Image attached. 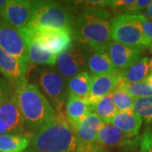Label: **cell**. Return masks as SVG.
I'll return each instance as SVG.
<instances>
[{
	"instance_id": "obj_13",
	"label": "cell",
	"mask_w": 152,
	"mask_h": 152,
	"mask_svg": "<svg viewBox=\"0 0 152 152\" xmlns=\"http://www.w3.org/2000/svg\"><path fill=\"white\" fill-rule=\"evenodd\" d=\"M107 52L114 67L118 71H122L141 59L144 49L125 46L112 41Z\"/></svg>"
},
{
	"instance_id": "obj_24",
	"label": "cell",
	"mask_w": 152,
	"mask_h": 152,
	"mask_svg": "<svg viewBox=\"0 0 152 152\" xmlns=\"http://www.w3.org/2000/svg\"><path fill=\"white\" fill-rule=\"evenodd\" d=\"M118 86L126 91L134 99L152 96V89L145 81L138 83H126L121 81Z\"/></svg>"
},
{
	"instance_id": "obj_6",
	"label": "cell",
	"mask_w": 152,
	"mask_h": 152,
	"mask_svg": "<svg viewBox=\"0 0 152 152\" xmlns=\"http://www.w3.org/2000/svg\"><path fill=\"white\" fill-rule=\"evenodd\" d=\"M38 84L49 99L51 106L59 116L64 117V109L69 97L68 81L60 75L53 67L45 68L38 75Z\"/></svg>"
},
{
	"instance_id": "obj_11",
	"label": "cell",
	"mask_w": 152,
	"mask_h": 152,
	"mask_svg": "<svg viewBox=\"0 0 152 152\" xmlns=\"http://www.w3.org/2000/svg\"><path fill=\"white\" fill-rule=\"evenodd\" d=\"M97 141L102 147H119L126 152H133L140 146V137H129L110 124L102 127L98 133Z\"/></svg>"
},
{
	"instance_id": "obj_17",
	"label": "cell",
	"mask_w": 152,
	"mask_h": 152,
	"mask_svg": "<svg viewBox=\"0 0 152 152\" xmlns=\"http://www.w3.org/2000/svg\"><path fill=\"white\" fill-rule=\"evenodd\" d=\"M24 37V36H23ZM27 48L29 63L34 65H47L54 67L58 56L49 51L38 41L29 37H24Z\"/></svg>"
},
{
	"instance_id": "obj_7",
	"label": "cell",
	"mask_w": 152,
	"mask_h": 152,
	"mask_svg": "<svg viewBox=\"0 0 152 152\" xmlns=\"http://www.w3.org/2000/svg\"><path fill=\"white\" fill-rule=\"evenodd\" d=\"M20 32L24 37H29L38 41L57 56L72 47L73 34L67 30L26 27Z\"/></svg>"
},
{
	"instance_id": "obj_8",
	"label": "cell",
	"mask_w": 152,
	"mask_h": 152,
	"mask_svg": "<svg viewBox=\"0 0 152 152\" xmlns=\"http://www.w3.org/2000/svg\"><path fill=\"white\" fill-rule=\"evenodd\" d=\"M0 49L16 58L23 68L29 67L26 42L20 31L7 24L0 18Z\"/></svg>"
},
{
	"instance_id": "obj_15",
	"label": "cell",
	"mask_w": 152,
	"mask_h": 152,
	"mask_svg": "<svg viewBox=\"0 0 152 152\" xmlns=\"http://www.w3.org/2000/svg\"><path fill=\"white\" fill-rule=\"evenodd\" d=\"M94 112V105L86 99L69 95L64 109V118L73 130L90 113Z\"/></svg>"
},
{
	"instance_id": "obj_32",
	"label": "cell",
	"mask_w": 152,
	"mask_h": 152,
	"mask_svg": "<svg viewBox=\"0 0 152 152\" xmlns=\"http://www.w3.org/2000/svg\"><path fill=\"white\" fill-rule=\"evenodd\" d=\"M6 2L7 1H5V0H0V13H1V11L3 10L4 7L5 6Z\"/></svg>"
},
{
	"instance_id": "obj_33",
	"label": "cell",
	"mask_w": 152,
	"mask_h": 152,
	"mask_svg": "<svg viewBox=\"0 0 152 152\" xmlns=\"http://www.w3.org/2000/svg\"><path fill=\"white\" fill-rule=\"evenodd\" d=\"M149 68H150V70L152 72V58L149 61Z\"/></svg>"
},
{
	"instance_id": "obj_28",
	"label": "cell",
	"mask_w": 152,
	"mask_h": 152,
	"mask_svg": "<svg viewBox=\"0 0 152 152\" xmlns=\"http://www.w3.org/2000/svg\"><path fill=\"white\" fill-rule=\"evenodd\" d=\"M136 20L141 26L142 31L152 43V21L144 15H135Z\"/></svg>"
},
{
	"instance_id": "obj_20",
	"label": "cell",
	"mask_w": 152,
	"mask_h": 152,
	"mask_svg": "<svg viewBox=\"0 0 152 152\" xmlns=\"http://www.w3.org/2000/svg\"><path fill=\"white\" fill-rule=\"evenodd\" d=\"M31 141V134H6L0 136V152H25Z\"/></svg>"
},
{
	"instance_id": "obj_14",
	"label": "cell",
	"mask_w": 152,
	"mask_h": 152,
	"mask_svg": "<svg viewBox=\"0 0 152 152\" xmlns=\"http://www.w3.org/2000/svg\"><path fill=\"white\" fill-rule=\"evenodd\" d=\"M122 81L120 71L100 75L91 76V91L87 101L95 106L99 99L113 92V91L118 86Z\"/></svg>"
},
{
	"instance_id": "obj_27",
	"label": "cell",
	"mask_w": 152,
	"mask_h": 152,
	"mask_svg": "<svg viewBox=\"0 0 152 152\" xmlns=\"http://www.w3.org/2000/svg\"><path fill=\"white\" fill-rule=\"evenodd\" d=\"M15 87L5 78L0 77V105L9 101L14 95Z\"/></svg>"
},
{
	"instance_id": "obj_4",
	"label": "cell",
	"mask_w": 152,
	"mask_h": 152,
	"mask_svg": "<svg viewBox=\"0 0 152 152\" xmlns=\"http://www.w3.org/2000/svg\"><path fill=\"white\" fill-rule=\"evenodd\" d=\"M74 18L59 3L33 1L31 17L27 27L67 30L73 34Z\"/></svg>"
},
{
	"instance_id": "obj_34",
	"label": "cell",
	"mask_w": 152,
	"mask_h": 152,
	"mask_svg": "<svg viewBox=\"0 0 152 152\" xmlns=\"http://www.w3.org/2000/svg\"><path fill=\"white\" fill-rule=\"evenodd\" d=\"M4 134H6V133L4 130H2L1 129H0V136L1 135H4Z\"/></svg>"
},
{
	"instance_id": "obj_10",
	"label": "cell",
	"mask_w": 152,
	"mask_h": 152,
	"mask_svg": "<svg viewBox=\"0 0 152 152\" xmlns=\"http://www.w3.org/2000/svg\"><path fill=\"white\" fill-rule=\"evenodd\" d=\"M33 1L9 0L0 13V18L7 24L22 31L26 28L31 17Z\"/></svg>"
},
{
	"instance_id": "obj_25",
	"label": "cell",
	"mask_w": 152,
	"mask_h": 152,
	"mask_svg": "<svg viewBox=\"0 0 152 152\" xmlns=\"http://www.w3.org/2000/svg\"><path fill=\"white\" fill-rule=\"evenodd\" d=\"M112 96L118 111L126 112L133 110V106L135 99L131 96L124 89L118 86L112 93Z\"/></svg>"
},
{
	"instance_id": "obj_2",
	"label": "cell",
	"mask_w": 152,
	"mask_h": 152,
	"mask_svg": "<svg viewBox=\"0 0 152 152\" xmlns=\"http://www.w3.org/2000/svg\"><path fill=\"white\" fill-rule=\"evenodd\" d=\"M14 96L24 118L25 126L31 134L58 116L43 93L33 84L26 81L15 88Z\"/></svg>"
},
{
	"instance_id": "obj_9",
	"label": "cell",
	"mask_w": 152,
	"mask_h": 152,
	"mask_svg": "<svg viewBox=\"0 0 152 152\" xmlns=\"http://www.w3.org/2000/svg\"><path fill=\"white\" fill-rule=\"evenodd\" d=\"M57 70L66 81H69L78 74L86 71L87 56L80 46H72L61 53L57 58Z\"/></svg>"
},
{
	"instance_id": "obj_19",
	"label": "cell",
	"mask_w": 152,
	"mask_h": 152,
	"mask_svg": "<svg viewBox=\"0 0 152 152\" xmlns=\"http://www.w3.org/2000/svg\"><path fill=\"white\" fill-rule=\"evenodd\" d=\"M87 67L91 76L111 74L118 71L113 64L107 51L92 52L87 58Z\"/></svg>"
},
{
	"instance_id": "obj_1",
	"label": "cell",
	"mask_w": 152,
	"mask_h": 152,
	"mask_svg": "<svg viewBox=\"0 0 152 152\" xmlns=\"http://www.w3.org/2000/svg\"><path fill=\"white\" fill-rule=\"evenodd\" d=\"M110 17L102 8L84 10L74 19L73 37L92 52L107 51L112 42Z\"/></svg>"
},
{
	"instance_id": "obj_16",
	"label": "cell",
	"mask_w": 152,
	"mask_h": 152,
	"mask_svg": "<svg viewBox=\"0 0 152 152\" xmlns=\"http://www.w3.org/2000/svg\"><path fill=\"white\" fill-rule=\"evenodd\" d=\"M26 72L16 58L0 49V74L15 88L26 82Z\"/></svg>"
},
{
	"instance_id": "obj_23",
	"label": "cell",
	"mask_w": 152,
	"mask_h": 152,
	"mask_svg": "<svg viewBox=\"0 0 152 152\" xmlns=\"http://www.w3.org/2000/svg\"><path fill=\"white\" fill-rule=\"evenodd\" d=\"M94 112L104 124H110L114 116L118 113L114 104L112 94L99 99L94 106Z\"/></svg>"
},
{
	"instance_id": "obj_26",
	"label": "cell",
	"mask_w": 152,
	"mask_h": 152,
	"mask_svg": "<svg viewBox=\"0 0 152 152\" xmlns=\"http://www.w3.org/2000/svg\"><path fill=\"white\" fill-rule=\"evenodd\" d=\"M133 111L146 124H152V96L135 99Z\"/></svg>"
},
{
	"instance_id": "obj_29",
	"label": "cell",
	"mask_w": 152,
	"mask_h": 152,
	"mask_svg": "<svg viewBox=\"0 0 152 152\" xmlns=\"http://www.w3.org/2000/svg\"><path fill=\"white\" fill-rule=\"evenodd\" d=\"M138 152H152V131H146L140 137Z\"/></svg>"
},
{
	"instance_id": "obj_18",
	"label": "cell",
	"mask_w": 152,
	"mask_h": 152,
	"mask_svg": "<svg viewBox=\"0 0 152 152\" xmlns=\"http://www.w3.org/2000/svg\"><path fill=\"white\" fill-rule=\"evenodd\" d=\"M111 124L126 135L134 138L139 136V132L142 125V119L133 110H130L126 112H118L114 116Z\"/></svg>"
},
{
	"instance_id": "obj_22",
	"label": "cell",
	"mask_w": 152,
	"mask_h": 152,
	"mask_svg": "<svg viewBox=\"0 0 152 152\" xmlns=\"http://www.w3.org/2000/svg\"><path fill=\"white\" fill-rule=\"evenodd\" d=\"M91 85V75L88 71H83L68 81L69 94L78 97H89Z\"/></svg>"
},
{
	"instance_id": "obj_3",
	"label": "cell",
	"mask_w": 152,
	"mask_h": 152,
	"mask_svg": "<svg viewBox=\"0 0 152 152\" xmlns=\"http://www.w3.org/2000/svg\"><path fill=\"white\" fill-rule=\"evenodd\" d=\"M78 141L65 118L54 119L31 134L26 152H75Z\"/></svg>"
},
{
	"instance_id": "obj_31",
	"label": "cell",
	"mask_w": 152,
	"mask_h": 152,
	"mask_svg": "<svg viewBox=\"0 0 152 152\" xmlns=\"http://www.w3.org/2000/svg\"><path fill=\"white\" fill-rule=\"evenodd\" d=\"M144 81L145 82L147 85H148V86L152 89V74H151L150 75L147 76L146 78H145V80Z\"/></svg>"
},
{
	"instance_id": "obj_30",
	"label": "cell",
	"mask_w": 152,
	"mask_h": 152,
	"mask_svg": "<svg viewBox=\"0 0 152 152\" xmlns=\"http://www.w3.org/2000/svg\"><path fill=\"white\" fill-rule=\"evenodd\" d=\"M146 15H148V17H149V19L152 21V1L151 3V4H150L149 7L147 8Z\"/></svg>"
},
{
	"instance_id": "obj_5",
	"label": "cell",
	"mask_w": 152,
	"mask_h": 152,
	"mask_svg": "<svg viewBox=\"0 0 152 152\" xmlns=\"http://www.w3.org/2000/svg\"><path fill=\"white\" fill-rule=\"evenodd\" d=\"M112 41L129 47L149 48L152 52L151 42L146 37L135 15H118L110 20Z\"/></svg>"
},
{
	"instance_id": "obj_12",
	"label": "cell",
	"mask_w": 152,
	"mask_h": 152,
	"mask_svg": "<svg viewBox=\"0 0 152 152\" xmlns=\"http://www.w3.org/2000/svg\"><path fill=\"white\" fill-rule=\"evenodd\" d=\"M0 129L6 134H23L25 131L24 118L14 95L0 105Z\"/></svg>"
},
{
	"instance_id": "obj_21",
	"label": "cell",
	"mask_w": 152,
	"mask_h": 152,
	"mask_svg": "<svg viewBox=\"0 0 152 152\" xmlns=\"http://www.w3.org/2000/svg\"><path fill=\"white\" fill-rule=\"evenodd\" d=\"M149 61L150 59L147 57H144L128 69L120 71L122 81L126 83H138L144 81L148 76V73L150 70Z\"/></svg>"
}]
</instances>
